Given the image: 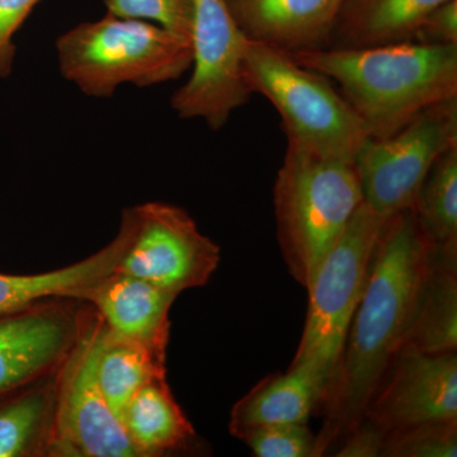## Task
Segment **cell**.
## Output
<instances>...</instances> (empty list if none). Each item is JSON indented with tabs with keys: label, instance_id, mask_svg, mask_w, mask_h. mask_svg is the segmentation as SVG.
Returning a JSON list of instances; mask_svg holds the SVG:
<instances>
[{
	"label": "cell",
	"instance_id": "obj_23",
	"mask_svg": "<svg viewBox=\"0 0 457 457\" xmlns=\"http://www.w3.org/2000/svg\"><path fill=\"white\" fill-rule=\"evenodd\" d=\"M457 420H431L387 433L381 457H456Z\"/></svg>",
	"mask_w": 457,
	"mask_h": 457
},
{
	"label": "cell",
	"instance_id": "obj_27",
	"mask_svg": "<svg viewBox=\"0 0 457 457\" xmlns=\"http://www.w3.org/2000/svg\"><path fill=\"white\" fill-rule=\"evenodd\" d=\"M413 41L426 45H457V0H447L420 23Z\"/></svg>",
	"mask_w": 457,
	"mask_h": 457
},
{
	"label": "cell",
	"instance_id": "obj_26",
	"mask_svg": "<svg viewBox=\"0 0 457 457\" xmlns=\"http://www.w3.org/2000/svg\"><path fill=\"white\" fill-rule=\"evenodd\" d=\"M40 0H0V78L13 68L16 46L13 37Z\"/></svg>",
	"mask_w": 457,
	"mask_h": 457
},
{
	"label": "cell",
	"instance_id": "obj_8",
	"mask_svg": "<svg viewBox=\"0 0 457 457\" xmlns=\"http://www.w3.org/2000/svg\"><path fill=\"white\" fill-rule=\"evenodd\" d=\"M191 3L192 73L176 90L170 104L182 119H200L212 130H220L253 96L243 65L245 36L227 0Z\"/></svg>",
	"mask_w": 457,
	"mask_h": 457
},
{
	"label": "cell",
	"instance_id": "obj_11",
	"mask_svg": "<svg viewBox=\"0 0 457 457\" xmlns=\"http://www.w3.org/2000/svg\"><path fill=\"white\" fill-rule=\"evenodd\" d=\"M92 306L51 297L0 314V396L57 374L83 335Z\"/></svg>",
	"mask_w": 457,
	"mask_h": 457
},
{
	"label": "cell",
	"instance_id": "obj_4",
	"mask_svg": "<svg viewBox=\"0 0 457 457\" xmlns=\"http://www.w3.org/2000/svg\"><path fill=\"white\" fill-rule=\"evenodd\" d=\"M62 77L89 97H111L122 84L152 87L179 79L194 62L192 42L146 21L108 14L56 40Z\"/></svg>",
	"mask_w": 457,
	"mask_h": 457
},
{
	"label": "cell",
	"instance_id": "obj_2",
	"mask_svg": "<svg viewBox=\"0 0 457 457\" xmlns=\"http://www.w3.org/2000/svg\"><path fill=\"white\" fill-rule=\"evenodd\" d=\"M290 54L338 84L370 137H389L426 108L457 97V45L407 41Z\"/></svg>",
	"mask_w": 457,
	"mask_h": 457
},
{
	"label": "cell",
	"instance_id": "obj_16",
	"mask_svg": "<svg viewBox=\"0 0 457 457\" xmlns=\"http://www.w3.org/2000/svg\"><path fill=\"white\" fill-rule=\"evenodd\" d=\"M402 348L427 354L457 351V248L433 245Z\"/></svg>",
	"mask_w": 457,
	"mask_h": 457
},
{
	"label": "cell",
	"instance_id": "obj_12",
	"mask_svg": "<svg viewBox=\"0 0 457 457\" xmlns=\"http://www.w3.org/2000/svg\"><path fill=\"white\" fill-rule=\"evenodd\" d=\"M385 432L431 420H457V354L400 348L365 416Z\"/></svg>",
	"mask_w": 457,
	"mask_h": 457
},
{
	"label": "cell",
	"instance_id": "obj_20",
	"mask_svg": "<svg viewBox=\"0 0 457 457\" xmlns=\"http://www.w3.org/2000/svg\"><path fill=\"white\" fill-rule=\"evenodd\" d=\"M57 374L0 396V457H49Z\"/></svg>",
	"mask_w": 457,
	"mask_h": 457
},
{
	"label": "cell",
	"instance_id": "obj_24",
	"mask_svg": "<svg viewBox=\"0 0 457 457\" xmlns=\"http://www.w3.org/2000/svg\"><path fill=\"white\" fill-rule=\"evenodd\" d=\"M239 440L257 457H317V435L308 423L260 427Z\"/></svg>",
	"mask_w": 457,
	"mask_h": 457
},
{
	"label": "cell",
	"instance_id": "obj_3",
	"mask_svg": "<svg viewBox=\"0 0 457 457\" xmlns=\"http://www.w3.org/2000/svg\"><path fill=\"white\" fill-rule=\"evenodd\" d=\"M273 204L286 266L308 288L321 261L363 204L356 165L287 143Z\"/></svg>",
	"mask_w": 457,
	"mask_h": 457
},
{
	"label": "cell",
	"instance_id": "obj_10",
	"mask_svg": "<svg viewBox=\"0 0 457 457\" xmlns=\"http://www.w3.org/2000/svg\"><path fill=\"white\" fill-rule=\"evenodd\" d=\"M131 239L117 272L180 294L203 287L221 260L220 246L204 236L182 207L146 203L123 210Z\"/></svg>",
	"mask_w": 457,
	"mask_h": 457
},
{
	"label": "cell",
	"instance_id": "obj_18",
	"mask_svg": "<svg viewBox=\"0 0 457 457\" xmlns=\"http://www.w3.org/2000/svg\"><path fill=\"white\" fill-rule=\"evenodd\" d=\"M447 0H345L326 49L413 41L420 23Z\"/></svg>",
	"mask_w": 457,
	"mask_h": 457
},
{
	"label": "cell",
	"instance_id": "obj_15",
	"mask_svg": "<svg viewBox=\"0 0 457 457\" xmlns=\"http://www.w3.org/2000/svg\"><path fill=\"white\" fill-rule=\"evenodd\" d=\"M130 239V222L122 213L117 236L86 260L37 275L0 273V314L51 297L82 302L93 286L117 270Z\"/></svg>",
	"mask_w": 457,
	"mask_h": 457
},
{
	"label": "cell",
	"instance_id": "obj_28",
	"mask_svg": "<svg viewBox=\"0 0 457 457\" xmlns=\"http://www.w3.org/2000/svg\"><path fill=\"white\" fill-rule=\"evenodd\" d=\"M387 432L374 422L363 418L350 433L342 438V446L336 451L337 457L383 456Z\"/></svg>",
	"mask_w": 457,
	"mask_h": 457
},
{
	"label": "cell",
	"instance_id": "obj_13",
	"mask_svg": "<svg viewBox=\"0 0 457 457\" xmlns=\"http://www.w3.org/2000/svg\"><path fill=\"white\" fill-rule=\"evenodd\" d=\"M179 294L144 279L117 272L101 279L84 295L104 319L107 329L167 361L170 343V312Z\"/></svg>",
	"mask_w": 457,
	"mask_h": 457
},
{
	"label": "cell",
	"instance_id": "obj_5",
	"mask_svg": "<svg viewBox=\"0 0 457 457\" xmlns=\"http://www.w3.org/2000/svg\"><path fill=\"white\" fill-rule=\"evenodd\" d=\"M243 65L252 93L278 110L287 143L324 158L356 162L369 132L332 80L300 65L287 51L246 38Z\"/></svg>",
	"mask_w": 457,
	"mask_h": 457
},
{
	"label": "cell",
	"instance_id": "obj_6",
	"mask_svg": "<svg viewBox=\"0 0 457 457\" xmlns=\"http://www.w3.org/2000/svg\"><path fill=\"white\" fill-rule=\"evenodd\" d=\"M385 220L363 201L306 288L308 314L290 369L315 376L324 389L341 357Z\"/></svg>",
	"mask_w": 457,
	"mask_h": 457
},
{
	"label": "cell",
	"instance_id": "obj_21",
	"mask_svg": "<svg viewBox=\"0 0 457 457\" xmlns=\"http://www.w3.org/2000/svg\"><path fill=\"white\" fill-rule=\"evenodd\" d=\"M165 362L143 345L113 335L104 321L98 343V381L119 420L122 409L144 385L167 376Z\"/></svg>",
	"mask_w": 457,
	"mask_h": 457
},
{
	"label": "cell",
	"instance_id": "obj_14",
	"mask_svg": "<svg viewBox=\"0 0 457 457\" xmlns=\"http://www.w3.org/2000/svg\"><path fill=\"white\" fill-rule=\"evenodd\" d=\"M248 41L275 49H326L345 0H227Z\"/></svg>",
	"mask_w": 457,
	"mask_h": 457
},
{
	"label": "cell",
	"instance_id": "obj_9",
	"mask_svg": "<svg viewBox=\"0 0 457 457\" xmlns=\"http://www.w3.org/2000/svg\"><path fill=\"white\" fill-rule=\"evenodd\" d=\"M102 329L104 319L92 308L79 342L57 372L49 457H140L99 386Z\"/></svg>",
	"mask_w": 457,
	"mask_h": 457
},
{
	"label": "cell",
	"instance_id": "obj_19",
	"mask_svg": "<svg viewBox=\"0 0 457 457\" xmlns=\"http://www.w3.org/2000/svg\"><path fill=\"white\" fill-rule=\"evenodd\" d=\"M120 422L140 457L186 449L196 435L174 399L167 376L144 385L122 409Z\"/></svg>",
	"mask_w": 457,
	"mask_h": 457
},
{
	"label": "cell",
	"instance_id": "obj_17",
	"mask_svg": "<svg viewBox=\"0 0 457 457\" xmlns=\"http://www.w3.org/2000/svg\"><path fill=\"white\" fill-rule=\"evenodd\" d=\"M324 385L302 369L269 375L237 400L231 409L228 431L239 440L260 427L308 423L320 405Z\"/></svg>",
	"mask_w": 457,
	"mask_h": 457
},
{
	"label": "cell",
	"instance_id": "obj_1",
	"mask_svg": "<svg viewBox=\"0 0 457 457\" xmlns=\"http://www.w3.org/2000/svg\"><path fill=\"white\" fill-rule=\"evenodd\" d=\"M432 251L413 210L386 218L341 357L319 405L324 423L317 435V457L326 455L363 420L405 341Z\"/></svg>",
	"mask_w": 457,
	"mask_h": 457
},
{
	"label": "cell",
	"instance_id": "obj_25",
	"mask_svg": "<svg viewBox=\"0 0 457 457\" xmlns=\"http://www.w3.org/2000/svg\"><path fill=\"white\" fill-rule=\"evenodd\" d=\"M107 13L146 21L191 40V0H104Z\"/></svg>",
	"mask_w": 457,
	"mask_h": 457
},
{
	"label": "cell",
	"instance_id": "obj_22",
	"mask_svg": "<svg viewBox=\"0 0 457 457\" xmlns=\"http://www.w3.org/2000/svg\"><path fill=\"white\" fill-rule=\"evenodd\" d=\"M411 209L433 245L457 248V145L432 165Z\"/></svg>",
	"mask_w": 457,
	"mask_h": 457
},
{
	"label": "cell",
	"instance_id": "obj_7",
	"mask_svg": "<svg viewBox=\"0 0 457 457\" xmlns=\"http://www.w3.org/2000/svg\"><path fill=\"white\" fill-rule=\"evenodd\" d=\"M457 145V97L426 108L385 137H370L357 155L363 201L384 218L411 209L432 165Z\"/></svg>",
	"mask_w": 457,
	"mask_h": 457
}]
</instances>
